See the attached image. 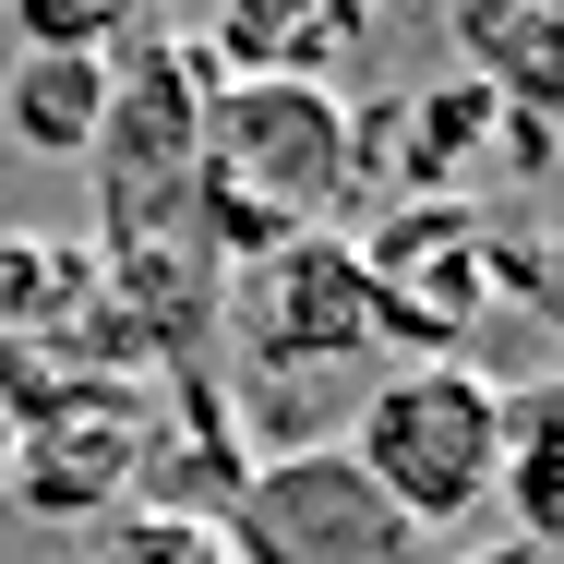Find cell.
I'll list each match as a JSON object with an SVG mask.
<instances>
[{
  "label": "cell",
  "mask_w": 564,
  "mask_h": 564,
  "mask_svg": "<svg viewBox=\"0 0 564 564\" xmlns=\"http://www.w3.org/2000/svg\"><path fill=\"white\" fill-rule=\"evenodd\" d=\"M348 468L421 541L480 517L492 480H505V372H480V360H397L360 397V421H348Z\"/></svg>",
  "instance_id": "obj_1"
},
{
  "label": "cell",
  "mask_w": 564,
  "mask_h": 564,
  "mask_svg": "<svg viewBox=\"0 0 564 564\" xmlns=\"http://www.w3.org/2000/svg\"><path fill=\"white\" fill-rule=\"evenodd\" d=\"M0 505L48 529H109L120 505H156V384H61L12 421Z\"/></svg>",
  "instance_id": "obj_2"
},
{
  "label": "cell",
  "mask_w": 564,
  "mask_h": 564,
  "mask_svg": "<svg viewBox=\"0 0 564 564\" xmlns=\"http://www.w3.org/2000/svg\"><path fill=\"white\" fill-rule=\"evenodd\" d=\"M228 564H433V541L348 468V445H289L252 456L240 492L217 505Z\"/></svg>",
  "instance_id": "obj_3"
},
{
  "label": "cell",
  "mask_w": 564,
  "mask_h": 564,
  "mask_svg": "<svg viewBox=\"0 0 564 564\" xmlns=\"http://www.w3.org/2000/svg\"><path fill=\"white\" fill-rule=\"evenodd\" d=\"M360 276H372V348H397V360H468V337L505 301L492 289V228L456 193L360 228Z\"/></svg>",
  "instance_id": "obj_4"
},
{
  "label": "cell",
  "mask_w": 564,
  "mask_h": 564,
  "mask_svg": "<svg viewBox=\"0 0 564 564\" xmlns=\"http://www.w3.org/2000/svg\"><path fill=\"white\" fill-rule=\"evenodd\" d=\"M228 337L252 348V372H348L372 360V276L348 228H301L289 252H264L252 276H228Z\"/></svg>",
  "instance_id": "obj_5"
},
{
  "label": "cell",
  "mask_w": 564,
  "mask_h": 564,
  "mask_svg": "<svg viewBox=\"0 0 564 564\" xmlns=\"http://www.w3.org/2000/svg\"><path fill=\"white\" fill-rule=\"evenodd\" d=\"M456 48H468V85L492 109L564 120V0H468Z\"/></svg>",
  "instance_id": "obj_6"
},
{
  "label": "cell",
  "mask_w": 564,
  "mask_h": 564,
  "mask_svg": "<svg viewBox=\"0 0 564 564\" xmlns=\"http://www.w3.org/2000/svg\"><path fill=\"white\" fill-rule=\"evenodd\" d=\"M492 492L517 505V541H529V553L564 541V372L505 384V480H492Z\"/></svg>",
  "instance_id": "obj_7"
},
{
  "label": "cell",
  "mask_w": 564,
  "mask_h": 564,
  "mask_svg": "<svg viewBox=\"0 0 564 564\" xmlns=\"http://www.w3.org/2000/svg\"><path fill=\"white\" fill-rule=\"evenodd\" d=\"M97 120H109V61H12L0 85V132L24 156H97Z\"/></svg>",
  "instance_id": "obj_8"
},
{
  "label": "cell",
  "mask_w": 564,
  "mask_h": 564,
  "mask_svg": "<svg viewBox=\"0 0 564 564\" xmlns=\"http://www.w3.org/2000/svg\"><path fill=\"white\" fill-rule=\"evenodd\" d=\"M73 564H228V529L205 505H120L109 529H85Z\"/></svg>",
  "instance_id": "obj_9"
},
{
  "label": "cell",
  "mask_w": 564,
  "mask_h": 564,
  "mask_svg": "<svg viewBox=\"0 0 564 564\" xmlns=\"http://www.w3.org/2000/svg\"><path fill=\"white\" fill-rule=\"evenodd\" d=\"M445 564H541L529 541H480V553H445Z\"/></svg>",
  "instance_id": "obj_10"
},
{
  "label": "cell",
  "mask_w": 564,
  "mask_h": 564,
  "mask_svg": "<svg viewBox=\"0 0 564 564\" xmlns=\"http://www.w3.org/2000/svg\"><path fill=\"white\" fill-rule=\"evenodd\" d=\"M0 480H12V397H0Z\"/></svg>",
  "instance_id": "obj_11"
}]
</instances>
